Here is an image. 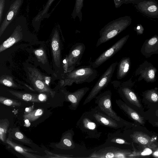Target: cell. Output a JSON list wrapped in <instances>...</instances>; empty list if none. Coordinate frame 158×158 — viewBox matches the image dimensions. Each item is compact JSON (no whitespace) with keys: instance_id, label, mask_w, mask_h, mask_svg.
<instances>
[{"instance_id":"cell-22","label":"cell","mask_w":158,"mask_h":158,"mask_svg":"<svg viewBox=\"0 0 158 158\" xmlns=\"http://www.w3.org/2000/svg\"><path fill=\"white\" fill-rule=\"evenodd\" d=\"M115 102L119 108L130 118L141 124L144 123V118L126 103L120 99L116 100Z\"/></svg>"},{"instance_id":"cell-11","label":"cell","mask_w":158,"mask_h":158,"mask_svg":"<svg viewBox=\"0 0 158 158\" xmlns=\"http://www.w3.org/2000/svg\"><path fill=\"white\" fill-rule=\"evenodd\" d=\"M85 49L84 44L81 43H77L71 49L67 55L68 69L67 72L75 69L76 66L81 64V60Z\"/></svg>"},{"instance_id":"cell-6","label":"cell","mask_w":158,"mask_h":158,"mask_svg":"<svg viewBox=\"0 0 158 158\" xmlns=\"http://www.w3.org/2000/svg\"><path fill=\"white\" fill-rule=\"evenodd\" d=\"M131 150L123 149L116 147H106L95 150L88 158H128L132 152Z\"/></svg>"},{"instance_id":"cell-32","label":"cell","mask_w":158,"mask_h":158,"mask_svg":"<svg viewBox=\"0 0 158 158\" xmlns=\"http://www.w3.org/2000/svg\"><path fill=\"white\" fill-rule=\"evenodd\" d=\"M152 149L148 148H145L143 150L139 151H134L129 155L128 158H135L140 157L142 156H147L152 154Z\"/></svg>"},{"instance_id":"cell-8","label":"cell","mask_w":158,"mask_h":158,"mask_svg":"<svg viewBox=\"0 0 158 158\" xmlns=\"http://www.w3.org/2000/svg\"><path fill=\"white\" fill-rule=\"evenodd\" d=\"M129 36V35L124 36L105 51L93 62L92 67L94 68H97L113 56L122 49Z\"/></svg>"},{"instance_id":"cell-16","label":"cell","mask_w":158,"mask_h":158,"mask_svg":"<svg viewBox=\"0 0 158 158\" xmlns=\"http://www.w3.org/2000/svg\"><path fill=\"white\" fill-rule=\"evenodd\" d=\"M133 142L137 143L144 148L155 149L157 146L151 137L147 134L139 131L134 132L130 135Z\"/></svg>"},{"instance_id":"cell-5","label":"cell","mask_w":158,"mask_h":158,"mask_svg":"<svg viewBox=\"0 0 158 158\" xmlns=\"http://www.w3.org/2000/svg\"><path fill=\"white\" fill-rule=\"evenodd\" d=\"M118 62L112 63L102 74L92 88L84 102L83 105H85L95 98L96 97L110 82L115 70Z\"/></svg>"},{"instance_id":"cell-42","label":"cell","mask_w":158,"mask_h":158,"mask_svg":"<svg viewBox=\"0 0 158 158\" xmlns=\"http://www.w3.org/2000/svg\"><path fill=\"white\" fill-rule=\"evenodd\" d=\"M156 116L158 117V109L155 112Z\"/></svg>"},{"instance_id":"cell-3","label":"cell","mask_w":158,"mask_h":158,"mask_svg":"<svg viewBox=\"0 0 158 158\" xmlns=\"http://www.w3.org/2000/svg\"><path fill=\"white\" fill-rule=\"evenodd\" d=\"M100 125L92 116L89 111L83 113L77 121L76 127L85 134L86 138H99L102 132L99 130Z\"/></svg>"},{"instance_id":"cell-41","label":"cell","mask_w":158,"mask_h":158,"mask_svg":"<svg viewBox=\"0 0 158 158\" xmlns=\"http://www.w3.org/2000/svg\"><path fill=\"white\" fill-rule=\"evenodd\" d=\"M33 106H31L26 108L25 110L26 113L29 112L33 110Z\"/></svg>"},{"instance_id":"cell-29","label":"cell","mask_w":158,"mask_h":158,"mask_svg":"<svg viewBox=\"0 0 158 158\" xmlns=\"http://www.w3.org/2000/svg\"><path fill=\"white\" fill-rule=\"evenodd\" d=\"M11 0H0V24L9 10Z\"/></svg>"},{"instance_id":"cell-43","label":"cell","mask_w":158,"mask_h":158,"mask_svg":"<svg viewBox=\"0 0 158 158\" xmlns=\"http://www.w3.org/2000/svg\"><path fill=\"white\" fill-rule=\"evenodd\" d=\"M155 126L156 127H158V122H156L155 123Z\"/></svg>"},{"instance_id":"cell-18","label":"cell","mask_w":158,"mask_h":158,"mask_svg":"<svg viewBox=\"0 0 158 158\" xmlns=\"http://www.w3.org/2000/svg\"><path fill=\"white\" fill-rule=\"evenodd\" d=\"M6 143L9 147L15 151L20 153L27 158H44V156L36 155L34 153H38L36 151L33 150L20 144L15 142L12 139L8 137L6 140Z\"/></svg>"},{"instance_id":"cell-38","label":"cell","mask_w":158,"mask_h":158,"mask_svg":"<svg viewBox=\"0 0 158 158\" xmlns=\"http://www.w3.org/2000/svg\"><path fill=\"white\" fill-rule=\"evenodd\" d=\"M146 0H124V4L132 3L136 4Z\"/></svg>"},{"instance_id":"cell-23","label":"cell","mask_w":158,"mask_h":158,"mask_svg":"<svg viewBox=\"0 0 158 158\" xmlns=\"http://www.w3.org/2000/svg\"><path fill=\"white\" fill-rule=\"evenodd\" d=\"M131 65L130 58L125 57L122 58L118 64L117 78L121 79L124 77L129 72Z\"/></svg>"},{"instance_id":"cell-17","label":"cell","mask_w":158,"mask_h":158,"mask_svg":"<svg viewBox=\"0 0 158 158\" xmlns=\"http://www.w3.org/2000/svg\"><path fill=\"white\" fill-rule=\"evenodd\" d=\"M51 47L53 61L59 68L61 59V46L59 32L57 27L54 30L51 40Z\"/></svg>"},{"instance_id":"cell-37","label":"cell","mask_w":158,"mask_h":158,"mask_svg":"<svg viewBox=\"0 0 158 158\" xmlns=\"http://www.w3.org/2000/svg\"><path fill=\"white\" fill-rule=\"evenodd\" d=\"M135 30L138 35H141L143 34L144 28L141 24H138L135 28Z\"/></svg>"},{"instance_id":"cell-30","label":"cell","mask_w":158,"mask_h":158,"mask_svg":"<svg viewBox=\"0 0 158 158\" xmlns=\"http://www.w3.org/2000/svg\"><path fill=\"white\" fill-rule=\"evenodd\" d=\"M145 97L146 99L152 102H158V91L156 88L145 91Z\"/></svg>"},{"instance_id":"cell-26","label":"cell","mask_w":158,"mask_h":158,"mask_svg":"<svg viewBox=\"0 0 158 158\" xmlns=\"http://www.w3.org/2000/svg\"><path fill=\"white\" fill-rule=\"evenodd\" d=\"M84 0H75L74 9L72 14V17L75 19L77 18L81 22L82 18V8L83 6Z\"/></svg>"},{"instance_id":"cell-34","label":"cell","mask_w":158,"mask_h":158,"mask_svg":"<svg viewBox=\"0 0 158 158\" xmlns=\"http://www.w3.org/2000/svg\"><path fill=\"white\" fill-rule=\"evenodd\" d=\"M34 53L39 62H41L43 64L47 63V56L43 48H40L35 50Z\"/></svg>"},{"instance_id":"cell-13","label":"cell","mask_w":158,"mask_h":158,"mask_svg":"<svg viewBox=\"0 0 158 158\" xmlns=\"http://www.w3.org/2000/svg\"><path fill=\"white\" fill-rule=\"evenodd\" d=\"M24 0H11L10 5L3 21L0 24V37L16 15Z\"/></svg>"},{"instance_id":"cell-31","label":"cell","mask_w":158,"mask_h":158,"mask_svg":"<svg viewBox=\"0 0 158 158\" xmlns=\"http://www.w3.org/2000/svg\"><path fill=\"white\" fill-rule=\"evenodd\" d=\"M0 83L6 86L18 88V85L13 81V77L9 75H2L0 77Z\"/></svg>"},{"instance_id":"cell-33","label":"cell","mask_w":158,"mask_h":158,"mask_svg":"<svg viewBox=\"0 0 158 158\" xmlns=\"http://www.w3.org/2000/svg\"><path fill=\"white\" fill-rule=\"evenodd\" d=\"M0 102L3 105L11 107L20 106L21 105V102L17 100L2 96L0 97Z\"/></svg>"},{"instance_id":"cell-28","label":"cell","mask_w":158,"mask_h":158,"mask_svg":"<svg viewBox=\"0 0 158 158\" xmlns=\"http://www.w3.org/2000/svg\"><path fill=\"white\" fill-rule=\"evenodd\" d=\"M44 110L41 108H39L28 113H26L23 115L24 119H27L30 122L34 121L42 116Z\"/></svg>"},{"instance_id":"cell-27","label":"cell","mask_w":158,"mask_h":158,"mask_svg":"<svg viewBox=\"0 0 158 158\" xmlns=\"http://www.w3.org/2000/svg\"><path fill=\"white\" fill-rule=\"evenodd\" d=\"M10 121L7 118L1 119L0 120V139L4 143H6V133L10 125Z\"/></svg>"},{"instance_id":"cell-4","label":"cell","mask_w":158,"mask_h":158,"mask_svg":"<svg viewBox=\"0 0 158 158\" xmlns=\"http://www.w3.org/2000/svg\"><path fill=\"white\" fill-rule=\"evenodd\" d=\"M111 96V91L106 90L96 97L95 103L99 109L107 115L122 123L125 126H129L130 124L118 116L113 109Z\"/></svg>"},{"instance_id":"cell-14","label":"cell","mask_w":158,"mask_h":158,"mask_svg":"<svg viewBox=\"0 0 158 158\" xmlns=\"http://www.w3.org/2000/svg\"><path fill=\"white\" fill-rule=\"evenodd\" d=\"M133 84L131 80L123 82L118 88V92L121 98L126 100L130 103L139 108L141 105L135 93L130 87Z\"/></svg>"},{"instance_id":"cell-2","label":"cell","mask_w":158,"mask_h":158,"mask_svg":"<svg viewBox=\"0 0 158 158\" xmlns=\"http://www.w3.org/2000/svg\"><path fill=\"white\" fill-rule=\"evenodd\" d=\"M131 23V18L127 16L119 17L108 23L100 30L99 37L96 46L98 47L115 37L125 30Z\"/></svg>"},{"instance_id":"cell-12","label":"cell","mask_w":158,"mask_h":158,"mask_svg":"<svg viewBox=\"0 0 158 158\" xmlns=\"http://www.w3.org/2000/svg\"><path fill=\"white\" fill-rule=\"evenodd\" d=\"M89 89V87H85L80 88L73 92H69L65 88L62 89L61 91L65 101L70 103L69 106V109L75 110L77 109L81 100Z\"/></svg>"},{"instance_id":"cell-7","label":"cell","mask_w":158,"mask_h":158,"mask_svg":"<svg viewBox=\"0 0 158 158\" xmlns=\"http://www.w3.org/2000/svg\"><path fill=\"white\" fill-rule=\"evenodd\" d=\"M28 69L29 79L35 90L40 93H47L52 98H54L56 92L46 84L44 79L45 76L35 68H30Z\"/></svg>"},{"instance_id":"cell-15","label":"cell","mask_w":158,"mask_h":158,"mask_svg":"<svg viewBox=\"0 0 158 158\" xmlns=\"http://www.w3.org/2000/svg\"><path fill=\"white\" fill-rule=\"evenodd\" d=\"M135 6L145 15L150 18H158V4L154 0H146L135 4Z\"/></svg>"},{"instance_id":"cell-21","label":"cell","mask_w":158,"mask_h":158,"mask_svg":"<svg viewBox=\"0 0 158 158\" xmlns=\"http://www.w3.org/2000/svg\"><path fill=\"white\" fill-rule=\"evenodd\" d=\"M8 137L31 148H37L38 146L32 140L27 138L20 130L19 127L10 128L7 131Z\"/></svg>"},{"instance_id":"cell-35","label":"cell","mask_w":158,"mask_h":158,"mask_svg":"<svg viewBox=\"0 0 158 158\" xmlns=\"http://www.w3.org/2000/svg\"><path fill=\"white\" fill-rule=\"evenodd\" d=\"M119 144L129 145L131 143L128 142L125 139L118 137L111 136L108 138L106 142Z\"/></svg>"},{"instance_id":"cell-40","label":"cell","mask_w":158,"mask_h":158,"mask_svg":"<svg viewBox=\"0 0 158 158\" xmlns=\"http://www.w3.org/2000/svg\"><path fill=\"white\" fill-rule=\"evenodd\" d=\"M38 98L41 102H44L47 99V96L46 94L41 93L38 94Z\"/></svg>"},{"instance_id":"cell-19","label":"cell","mask_w":158,"mask_h":158,"mask_svg":"<svg viewBox=\"0 0 158 158\" xmlns=\"http://www.w3.org/2000/svg\"><path fill=\"white\" fill-rule=\"evenodd\" d=\"M74 132L72 129L64 132L62 135L60 141L54 143L52 145L55 148L63 150H70L75 148L73 137Z\"/></svg>"},{"instance_id":"cell-24","label":"cell","mask_w":158,"mask_h":158,"mask_svg":"<svg viewBox=\"0 0 158 158\" xmlns=\"http://www.w3.org/2000/svg\"><path fill=\"white\" fill-rule=\"evenodd\" d=\"M9 92L18 99L24 101L34 102H41L38 98V94L11 90Z\"/></svg>"},{"instance_id":"cell-36","label":"cell","mask_w":158,"mask_h":158,"mask_svg":"<svg viewBox=\"0 0 158 158\" xmlns=\"http://www.w3.org/2000/svg\"><path fill=\"white\" fill-rule=\"evenodd\" d=\"M44 152L46 155L44 156L45 158H75L73 155H63L55 154L51 152L48 150H45Z\"/></svg>"},{"instance_id":"cell-10","label":"cell","mask_w":158,"mask_h":158,"mask_svg":"<svg viewBox=\"0 0 158 158\" xmlns=\"http://www.w3.org/2000/svg\"><path fill=\"white\" fill-rule=\"evenodd\" d=\"M157 69L148 61L145 60L136 70L135 75H139L138 81L143 79L147 82H154L156 81Z\"/></svg>"},{"instance_id":"cell-39","label":"cell","mask_w":158,"mask_h":158,"mask_svg":"<svg viewBox=\"0 0 158 158\" xmlns=\"http://www.w3.org/2000/svg\"><path fill=\"white\" fill-rule=\"evenodd\" d=\"M115 7L116 8L120 7L124 4V0H114Z\"/></svg>"},{"instance_id":"cell-25","label":"cell","mask_w":158,"mask_h":158,"mask_svg":"<svg viewBox=\"0 0 158 158\" xmlns=\"http://www.w3.org/2000/svg\"><path fill=\"white\" fill-rule=\"evenodd\" d=\"M54 0H48L46 5L44 8L43 10L39 12L37 15L32 20L33 23H40L43 19L47 18L48 15V13L49 9L52 3Z\"/></svg>"},{"instance_id":"cell-1","label":"cell","mask_w":158,"mask_h":158,"mask_svg":"<svg viewBox=\"0 0 158 158\" xmlns=\"http://www.w3.org/2000/svg\"><path fill=\"white\" fill-rule=\"evenodd\" d=\"M95 68L90 66H82L72 71L64 73L62 79L60 81L61 86H71L73 83L76 84L93 81L97 76Z\"/></svg>"},{"instance_id":"cell-9","label":"cell","mask_w":158,"mask_h":158,"mask_svg":"<svg viewBox=\"0 0 158 158\" xmlns=\"http://www.w3.org/2000/svg\"><path fill=\"white\" fill-rule=\"evenodd\" d=\"M89 111L95 120L100 125L115 129L120 128L125 126L122 123L104 113L98 106L92 108Z\"/></svg>"},{"instance_id":"cell-20","label":"cell","mask_w":158,"mask_h":158,"mask_svg":"<svg viewBox=\"0 0 158 158\" xmlns=\"http://www.w3.org/2000/svg\"><path fill=\"white\" fill-rule=\"evenodd\" d=\"M142 54L147 58L158 54V35H155L145 40L140 50Z\"/></svg>"}]
</instances>
